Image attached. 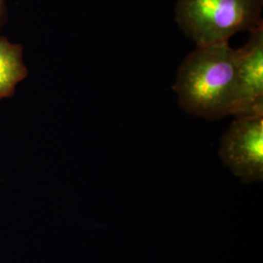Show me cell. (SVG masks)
<instances>
[{
  "label": "cell",
  "instance_id": "obj_1",
  "mask_svg": "<svg viewBox=\"0 0 263 263\" xmlns=\"http://www.w3.org/2000/svg\"><path fill=\"white\" fill-rule=\"evenodd\" d=\"M174 91L179 106L208 120L235 114L238 99V52L229 43L197 46L178 70Z\"/></svg>",
  "mask_w": 263,
  "mask_h": 263
},
{
  "label": "cell",
  "instance_id": "obj_2",
  "mask_svg": "<svg viewBox=\"0 0 263 263\" xmlns=\"http://www.w3.org/2000/svg\"><path fill=\"white\" fill-rule=\"evenodd\" d=\"M263 0H178L179 28L197 46L228 43L242 30L262 25Z\"/></svg>",
  "mask_w": 263,
  "mask_h": 263
},
{
  "label": "cell",
  "instance_id": "obj_3",
  "mask_svg": "<svg viewBox=\"0 0 263 263\" xmlns=\"http://www.w3.org/2000/svg\"><path fill=\"white\" fill-rule=\"evenodd\" d=\"M219 157L244 183L263 180V113L236 117L220 140Z\"/></svg>",
  "mask_w": 263,
  "mask_h": 263
},
{
  "label": "cell",
  "instance_id": "obj_4",
  "mask_svg": "<svg viewBox=\"0 0 263 263\" xmlns=\"http://www.w3.org/2000/svg\"><path fill=\"white\" fill-rule=\"evenodd\" d=\"M238 52L236 117L263 113V25L251 31Z\"/></svg>",
  "mask_w": 263,
  "mask_h": 263
},
{
  "label": "cell",
  "instance_id": "obj_5",
  "mask_svg": "<svg viewBox=\"0 0 263 263\" xmlns=\"http://www.w3.org/2000/svg\"><path fill=\"white\" fill-rule=\"evenodd\" d=\"M28 74L24 48L0 36V100L13 96Z\"/></svg>",
  "mask_w": 263,
  "mask_h": 263
},
{
  "label": "cell",
  "instance_id": "obj_6",
  "mask_svg": "<svg viewBox=\"0 0 263 263\" xmlns=\"http://www.w3.org/2000/svg\"><path fill=\"white\" fill-rule=\"evenodd\" d=\"M6 21V2L5 0H0V31L5 25Z\"/></svg>",
  "mask_w": 263,
  "mask_h": 263
}]
</instances>
